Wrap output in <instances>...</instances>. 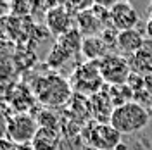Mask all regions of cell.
I'll return each instance as SVG.
<instances>
[{
	"mask_svg": "<svg viewBox=\"0 0 152 150\" xmlns=\"http://www.w3.org/2000/svg\"><path fill=\"white\" fill-rule=\"evenodd\" d=\"M111 14V26L118 31H126V29H135L138 24V14L133 9L130 2H114L113 7L109 9Z\"/></svg>",
	"mask_w": 152,
	"mask_h": 150,
	"instance_id": "8",
	"label": "cell"
},
{
	"mask_svg": "<svg viewBox=\"0 0 152 150\" xmlns=\"http://www.w3.org/2000/svg\"><path fill=\"white\" fill-rule=\"evenodd\" d=\"M18 145L9 138H0V150H16Z\"/></svg>",
	"mask_w": 152,
	"mask_h": 150,
	"instance_id": "20",
	"label": "cell"
},
{
	"mask_svg": "<svg viewBox=\"0 0 152 150\" xmlns=\"http://www.w3.org/2000/svg\"><path fill=\"white\" fill-rule=\"evenodd\" d=\"M45 28L52 36H62L69 29H73V16L64 4H56L45 10Z\"/></svg>",
	"mask_w": 152,
	"mask_h": 150,
	"instance_id": "7",
	"label": "cell"
},
{
	"mask_svg": "<svg viewBox=\"0 0 152 150\" xmlns=\"http://www.w3.org/2000/svg\"><path fill=\"white\" fill-rule=\"evenodd\" d=\"M149 114H151V117H152V102H151V105H149Z\"/></svg>",
	"mask_w": 152,
	"mask_h": 150,
	"instance_id": "24",
	"label": "cell"
},
{
	"mask_svg": "<svg viewBox=\"0 0 152 150\" xmlns=\"http://www.w3.org/2000/svg\"><path fill=\"white\" fill-rule=\"evenodd\" d=\"M126 84H128V88L133 92V95L140 93V92H145V79H143V76H140V74L132 73L130 78H128V81H126Z\"/></svg>",
	"mask_w": 152,
	"mask_h": 150,
	"instance_id": "18",
	"label": "cell"
},
{
	"mask_svg": "<svg viewBox=\"0 0 152 150\" xmlns=\"http://www.w3.org/2000/svg\"><path fill=\"white\" fill-rule=\"evenodd\" d=\"M33 150H57L59 147V135L54 130H45L40 128L37 136L31 141Z\"/></svg>",
	"mask_w": 152,
	"mask_h": 150,
	"instance_id": "14",
	"label": "cell"
},
{
	"mask_svg": "<svg viewBox=\"0 0 152 150\" xmlns=\"http://www.w3.org/2000/svg\"><path fill=\"white\" fill-rule=\"evenodd\" d=\"M109 52L107 45L104 43L102 36H86L83 38L81 45V55L85 57L86 62H100Z\"/></svg>",
	"mask_w": 152,
	"mask_h": 150,
	"instance_id": "12",
	"label": "cell"
},
{
	"mask_svg": "<svg viewBox=\"0 0 152 150\" xmlns=\"http://www.w3.org/2000/svg\"><path fill=\"white\" fill-rule=\"evenodd\" d=\"M128 64L130 69L135 74L145 76L152 73V47H149L145 43V47L142 50H138L137 54H133L132 57H128Z\"/></svg>",
	"mask_w": 152,
	"mask_h": 150,
	"instance_id": "13",
	"label": "cell"
},
{
	"mask_svg": "<svg viewBox=\"0 0 152 150\" xmlns=\"http://www.w3.org/2000/svg\"><path fill=\"white\" fill-rule=\"evenodd\" d=\"M121 133H118L109 122H90L86 126V141L95 150H116L121 145Z\"/></svg>",
	"mask_w": 152,
	"mask_h": 150,
	"instance_id": "6",
	"label": "cell"
},
{
	"mask_svg": "<svg viewBox=\"0 0 152 150\" xmlns=\"http://www.w3.org/2000/svg\"><path fill=\"white\" fill-rule=\"evenodd\" d=\"M31 93L45 107L56 109V107H61L66 102H69V98L73 97V90L69 86V81L52 73V74L37 78L31 86Z\"/></svg>",
	"mask_w": 152,
	"mask_h": 150,
	"instance_id": "1",
	"label": "cell"
},
{
	"mask_svg": "<svg viewBox=\"0 0 152 150\" xmlns=\"http://www.w3.org/2000/svg\"><path fill=\"white\" fill-rule=\"evenodd\" d=\"M16 150H33V147H31V143H24V145H18Z\"/></svg>",
	"mask_w": 152,
	"mask_h": 150,
	"instance_id": "23",
	"label": "cell"
},
{
	"mask_svg": "<svg viewBox=\"0 0 152 150\" xmlns=\"http://www.w3.org/2000/svg\"><path fill=\"white\" fill-rule=\"evenodd\" d=\"M33 12V4L31 2H24V0H21V2H12L10 4V14L12 16H16V17H29V14Z\"/></svg>",
	"mask_w": 152,
	"mask_h": 150,
	"instance_id": "17",
	"label": "cell"
},
{
	"mask_svg": "<svg viewBox=\"0 0 152 150\" xmlns=\"http://www.w3.org/2000/svg\"><path fill=\"white\" fill-rule=\"evenodd\" d=\"M73 55H75V54H71L66 47H62L59 42H56V43H54V47H52V50L48 52L47 64L52 67V69H59V67L64 66V64H66Z\"/></svg>",
	"mask_w": 152,
	"mask_h": 150,
	"instance_id": "15",
	"label": "cell"
},
{
	"mask_svg": "<svg viewBox=\"0 0 152 150\" xmlns=\"http://www.w3.org/2000/svg\"><path fill=\"white\" fill-rule=\"evenodd\" d=\"M69 86L73 90V93L83 98H90L102 92L105 86L104 79L100 76V69H99V62H83L73 71V74L69 78Z\"/></svg>",
	"mask_w": 152,
	"mask_h": 150,
	"instance_id": "3",
	"label": "cell"
},
{
	"mask_svg": "<svg viewBox=\"0 0 152 150\" xmlns=\"http://www.w3.org/2000/svg\"><path fill=\"white\" fill-rule=\"evenodd\" d=\"M107 92H109V97H111V100H113L114 109H116V107H121V105H124V103H128V102H132V98H133V92L128 88V84L109 86Z\"/></svg>",
	"mask_w": 152,
	"mask_h": 150,
	"instance_id": "16",
	"label": "cell"
},
{
	"mask_svg": "<svg viewBox=\"0 0 152 150\" xmlns=\"http://www.w3.org/2000/svg\"><path fill=\"white\" fill-rule=\"evenodd\" d=\"M143 79H145V92L152 97V73L151 74H147Z\"/></svg>",
	"mask_w": 152,
	"mask_h": 150,
	"instance_id": "21",
	"label": "cell"
},
{
	"mask_svg": "<svg viewBox=\"0 0 152 150\" xmlns=\"http://www.w3.org/2000/svg\"><path fill=\"white\" fill-rule=\"evenodd\" d=\"M88 109H90V112H92V116L95 117L97 122L111 121V116L114 112V105L111 97H109V92H107V84L102 88V92H99L97 95L88 98Z\"/></svg>",
	"mask_w": 152,
	"mask_h": 150,
	"instance_id": "9",
	"label": "cell"
},
{
	"mask_svg": "<svg viewBox=\"0 0 152 150\" xmlns=\"http://www.w3.org/2000/svg\"><path fill=\"white\" fill-rule=\"evenodd\" d=\"M145 36L142 35L140 29H126V31H119L118 33V50L123 52L124 55L132 57L137 54L138 50L145 47Z\"/></svg>",
	"mask_w": 152,
	"mask_h": 150,
	"instance_id": "10",
	"label": "cell"
},
{
	"mask_svg": "<svg viewBox=\"0 0 152 150\" xmlns=\"http://www.w3.org/2000/svg\"><path fill=\"white\" fill-rule=\"evenodd\" d=\"M38 130V121H35L31 116L24 112H18L16 116H12L7 119L5 124V133L7 138L12 140L16 145H24V143H31L33 138L37 136Z\"/></svg>",
	"mask_w": 152,
	"mask_h": 150,
	"instance_id": "5",
	"label": "cell"
},
{
	"mask_svg": "<svg viewBox=\"0 0 152 150\" xmlns=\"http://www.w3.org/2000/svg\"><path fill=\"white\" fill-rule=\"evenodd\" d=\"M76 26H78V29H80V33L83 35V38H86V36H100L102 31L105 29L104 24H102V21L92 12V9L76 14Z\"/></svg>",
	"mask_w": 152,
	"mask_h": 150,
	"instance_id": "11",
	"label": "cell"
},
{
	"mask_svg": "<svg viewBox=\"0 0 152 150\" xmlns=\"http://www.w3.org/2000/svg\"><path fill=\"white\" fill-rule=\"evenodd\" d=\"M38 124L40 128H45V130H54L57 131V126H56V117L52 111H43V112L38 116Z\"/></svg>",
	"mask_w": 152,
	"mask_h": 150,
	"instance_id": "19",
	"label": "cell"
},
{
	"mask_svg": "<svg viewBox=\"0 0 152 150\" xmlns=\"http://www.w3.org/2000/svg\"><path fill=\"white\" fill-rule=\"evenodd\" d=\"M145 35H147V38L152 42V17L147 21V24H145Z\"/></svg>",
	"mask_w": 152,
	"mask_h": 150,
	"instance_id": "22",
	"label": "cell"
},
{
	"mask_svg": "<svg viewBox=\"0 0 152 150\" xmlns=\"http://www.w3.org/2000/svg\"><path fill=\"white\" fill-rule=\"evenodd\" d=\"M99 69H100V76L107 86L126 84L128 78L132 74L128 57L119 55V54H107L99 62Z\"/></svg>",
	"mask_w": 152,
	"mask_h": 150,
	"instance_id": "4",
	"label": "cell"
},
{
	"mask_svg": "<svg viewBox=\"0 0 152 150\" xmlns=\"http://www.w3.org/2000/svg\"><path fill=\"white\" fill-rule=\"evenodd\" d=\"M149 121H151L149 109H145V105L142 103L132 100L114 109L109 124L121 135H132L143 130L149 124Z\"/></svg>",
	"mask_w": 152,
	"mask_h": 150,
	"instance_id": "2",
	"label": "cell"
}]
</instances>
